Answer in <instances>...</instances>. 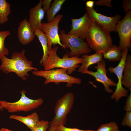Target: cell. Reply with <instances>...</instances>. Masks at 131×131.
I'll return each mask as SVG.
<instances>
[{
    "label": "cell",
    "mask_w": 131,
    "mask_h": 131,
    "mask_svg": "<svg viewBox=\"0 0 131 131\" xmlns=\"http://www.w3.org/2000/svg\"><path fill=\"white\" fill-rule=\"evenodd\" d=\"M0 131H14L9 130L6 128H2L0 130Z\"/></svg>",
    "instance_id": "obj_34"
},
{
    "label": "cell",
    "mask_w": 131,
    "mask_h": 131,
    "mask_svg": "<svg viewBox=\"0 0 131 131\" xmlns=\"http://www.w3.org/2000/svg\"><path fill=\"white\" fill-rule=\"evenodd\" d=\"M56 131H95V130H82L76 128L67 127L64 125H60L57 127Z\"/></svg>",
    "instance_id": "obj_27"
},
{
    "label": "cell",
    "mask_w": 131,
    "mask_h": 131,
    "mask_svg": "<svg viewBox=\"0 0 131 131\" xmlns=\"http://www.w3.org/2000/svg\"><path fill=\"white\" fill-rule=\"evenodd\" d=\"M90 48L102 54L113 45L110 32L96 22H92L86 38Z\"/></svg>",
    "instance_id": "obj_2"
},
{
    "label": "cell",
    "mask_w": 131,
    "mask_h": 131,
    "mask_svg": "<svg viewBox=\"0 0 131 131\" xmlns=\"http://www.w3.org/2000/svg\"><path fill=\"white\" fill-rule=\"evenodd\" d=\"M130 93L126 100V103L123 109L126 112L131 111V90Z\"/></svg>",
    "instance_id": "obj_30"
},
{
    "label": "cell",
    "mask_w": 131,
    "mask_h": 131,
    "mask_svg": "<svg viewBox=\"0 0 131 131\" xmlns=\"http://www.w3.org/2000/svg\"><path fill=\"white\" fill-rule=\"evenodd\" d=\"M52 0H43L42 8L45 12H46L49 9Z\"/></svg>",
    "instance_id": "obj_31"
},
{
    "label": "cell",
    "mask_w": 131,
    "mask_h": 131,
    "mask_svg": "<svg viewBox=\"0 0 131 131\" xmlns=\"http://www.w3.org/2000/svg\"><path fill=\"white\" fill-rule=\"evenodd\" d=\"M42 2L43 0H40L36 5L29 10V18L28 22L33 31L34 29H41V21L44 17L45 12L42 8Z\"/></svg>",
    "instance_id": "obj_15"
},
{
    "label": "cell",
    "mask_w": 131,
    "mask_h": 131,
    "mask_svg": "<svg viewBox=\"0 0 131 131\" xmlns=\"http://www.w3.org/2000/svg\"><path fill=\"white\" fill-rule=\"evenodd\" d=\"M65 0H54L51 4L50 7L46 12L48 23H50L55 19V15L61 9Z\"/></svg>",
    "instance_id": "obj_21"
},
{
    "label": "cell",
    "mask_w": 131,
    "mask_h": 131,
    "mask_svg": "<svg viewBox=\"0 0 131 131\" xmlns=\"http://www.w3.org/2000/svg\"><path fill=\"white\" fill-rule=\"evenodd\" d=\"M86 8L87 12L92 22L97 23L109 32L116 31L117 24L121 18L120 15L117 14L113 16H107L98 13L93 8L86 7Z\"/></svg>",
    "instance_id": "obj_11"
},
{
    "label": "cell",
    "mask_w": 131,
    "mask_h": 131,
    "mask_svg": "<svg viewBox=\"0 0 131 131\" xmlns=\"http://www.w3.org/2000/svg\"><path fill=\"white\" fill-rule=\"evenodd\" d=\"M129 50L128 48H126L122 52V58L117 66L115 67L110 66L108 69V71L111 73L115 74L118 79L115 90L110 97L111 99H115L116 102L118 101L122 97L128 96V90L123 87L122 81L123 69Z\"/></svg>",
    "instance_id": "obj_8"
},
{
    "label": "cell",
    "mask_w": 131,
    "mask_h": 131,
    "mask_svg": "<svg viewBox=\"0 0 131 131\" xmlns=\"http://www.w3.org/2000/svg\"><path fill=\"white\" fill-rule=\"evenodd\" d=\"M35 36L27 19H25L19 23L17 38L21 44L25 45L29 43L33 40Z\"/></svg>",
    "instance_id": "obj_14"
},
{
    "label": "cell",
    "mask_w": 131,
    "mask_h": 131,
    "mask_svg": "<svg viewBox=\"0 0 131 131\" xmlns=\"http://www.w3.org/2000/svg\"><path fill=\"white\" fill-rule=\"evenodd\" d=\"M58 48V46H56L49 50L47 60L42 65L44 70H47L55 68H65L67 70L68 74H71L74 71L80 66L79 64L83 63L84 59L82 57H79V56L69 57L67 53L65 54L62 58H60L57 54Z\"/></svg>",
    "instance_id": "obj_3"
},
{
    "label": "cell",
    "mask_w": 131,
    "mask_h": 131,
    "mask_svg": "<svg viewBox=\"0 0 131 131\" xmlns=\"http://www.w3.org/2000/svg\"><path fill=\"white\" fill-rule=\"evenodd\" d=\"M63 17L62 14L57 15L50 23H42L41 30L46 35L48 40V47L49 50L52 48V45L58 44L66 49L61 43L58 33L59 23Z\"/></svg>",
    "instance_id": "obj_10"
},
{
    "label": "cell",
    "mask_w": 131,
    "mask_h": 131,
    "mask_svg": "<svg viewBox=\"0 0 131 131\" xmlns=\"http://www.w3.org/2000/svg\"><path fill=\"white\" fill-rule=\"evenodd\" d=\"M49 123L47 121H40L35 126L31 131H47L49 126Z\"/></svg>",
    "instance_id": "obj_25"
},
{
    "label": "cell",
    "mask_w": 131,
    "mask_h": 131,
    "mask_svg": "<svg viewBox=\"0 0 131 131\" xmlns=\"http://www.w3.org/2000/svg\"><path fill=\"white\" fill-rule=\"evenodd\" d=\"M25 52L24 49L20 52H14L11 58H8L6 56H3L0 59V70L6 74L14 72L23 80L26 81L29 76V72L38 70L32 66V61L27 60L25 56Z\"/></svg>",
    "instance_id": "obj_1"
},
{
    "label": "cell",
    "mask_w": 131,
    "mask_h": 131,
    "mask_svg": "<svg viewBox=\"0 0 131 131\" xmlns=\"http://www.w3.org/2000/svg\"><path fill=\"white\" fill-rule=\"evenodd\" d=\"M3 108L0 104V110L1 111H3Z\"/></svg>",
    "instance_id": "obj_35"
},
{
    "label": "cell",
    "mask_w": 131,
    "mask_h": 131,
    "mask_svg": "<svg viewBox=\"0 0 131 131\" xmlns=\"http://www.w3.org/2000/svg\"><path fill=\"white\" fill-rule=\"evenodd\" d=\"M121 125L131 128V111L126 112L122 121Z\"/></svg>",
    "instance_id": "obj_26"
},
{
    "label": "cell",
    "mask_w": 131,
    "mask_h": 131,
    "mask_svg": "<svg viewBox=\"0 0 131 131\" xmlns=\"http://www.w3.org/2000/svg\"><path fill=\"white\" fill-rule=\"evenodd\" d=\"M67 71V69L61 68L47 70H34L32 73L36 76L44 78L46 80L44 83L46 85L51 82L58 84L60 82H65L67 83V87H70L73 84H80L81 83L80 78L69 75L66 73Z\"/></svg>",
    "instance_id": "obj_4"
},
{
    "label": "cell",
    "mask_w": 131,
    "mask_h": 131,
    "mask_svg": "<svg viewBox=\"0 0 131 131\" xmlns=\"http://www.w3.org/2000/svg\"><path fill=\"white\" fill-rule=\"evenodd\" d=\"M123 6L124 13H126L128 11L131 12V0H124Z\"/></svg>",
    "instance_id": "obj_29"
},
{
    "label": "cell",
    "mask_w": 131,
    "mask_h": 131,
    "mask_svg": "<svg viewBox=\"0 0 131 131\" xmlns=\"http://www.w3.org/2000/svg\"><path fill=\"white\" fill-rule=\"evenodd\" d=\"M126 13L123 19L117 23L115 29L119 36V46L122 52L126 48L130 49L131 47V12Z\"/></svg>",
    "instance_id": "obj_9"
},
{
    "label": "cell",
    "mask_w": 131,
    "mask_h": 131,
    "mask_svg": "<svg viewBox=\"0 0 131 131\" xmlns=\"http://www.w3.org/2000/svg\"><path fill=\"white\" fill-rule=\"evenodd\" d=\"M20 92L21 97L18 101L11 102L6 100H0V104L9 112L15 113L32 111L38 107L43 103L42 98L33 99L27 97L25 95L26 92L24 89Z\"/></svg>",
    "instance_id": "obj_7"
},
{
    "label": "cell",
    "mask_w": 131,
    "mask_h": 131,
    "mask_svg": "<svg viewBox=\"0 0 131 131\" xmlns=\"http://www.w3.org/2000/svg\"><path fill=\"white\" fill-rule=\"evenodd\" d=\"M71 27L68 33L77 36L84 40L86 39L92 22L86 12L81 17L72 18Z\"/></svg>",
    "instance_id": "obj_13"
},
{
    "label": "cell",
    "mask_w": 131,
    "mask_h": 131,
    "mask_svg": "<svg viewBox=\"0 0 131 131\" xmlns=\"http://www.w3.org/2000/svg\"><path fill=\"white\" fill-rule=\"evenodd\" d=\"M95 1L92 0L87 1L86 3V6L90 8H93V6Z\"/></svg>",
    "instance_id": "obj_32"
},
{
    "label": "cell",
    "mask_w": 131,
    "mask_h": 131,
    "mask_svg": "<svg viewBox=\"0 0 131 131\" xmlns=\"http://www.w3.org/2000/svg\"><path fill=\"white\" fill-rule=\"evenodd\" d=\"M10 118L24 123L31 130L40 121L39 116L36 112H33L26 116L12 115Z\"/></svg>",
    "instance_id": "obj_17"
},
{
    "label": "cell",
    "mask_w": 131,
    "mask_h": 131,
    "mask_svg": "<svg viewBox=\"0 0 131 131\" xmlns=\"http://www.w3.org/2000/svg\"><path fill=\"white\" fill-rule=\"evenodd\" d=\"M122 81V85L131 90V56L128 54L126 59Z\"/></svg>",
    "instance_id": "obj_19"
},
{
    "label": "cell",
    "mask_w": 131,
    "mask_h": 131,
    "mask_svg": "<svg viewBox=\"0 0 131 131\" xmlns=\"http://www.w3.org/2000/svg\"><path fill=\"white\" fill-rule=\"evenodd\" d=\"M97 64V65L95 67L97 69L96 71L94 72L88 70L82 72V73L87 74L93 76L97 81L103 84L106 91L109 93L113 92V91L110 89V87H116V83L107 76L105 61L103 60Z\"/></svg>",
    "instance_id": "obj_12"
},
{
    "label": "cell",
    "mask_w": 131,
    "mask_h": 131,
    "mask_svg": "<svg viewBox=\"0 0 131 131\" xmlns=\"http://www.w3.org/2000/svg\"><path fill=\"white\" fill-rule=\"evenodd\" d=\"M10 33L8 30L0 31V60L4 56L8 54L9 51L4 45L5 39L10 35Z\"/></svg>",
    "instance_id": "obj_23"
},
{
    "label": "cell",
    "mask_w": 131,
    "mask_h": 131,
    "mask_svg": "<svg viewBox=\"0 0 131 131\" xmlns=\"http://www.w3.org/2000/svg\"><path fill=\"white\" fill-rule=\"evenodd\" d=\"M122 52L119 46L113 45L107 51L103 53L104 59L110 61H120L122 57Z\"/></svg>",
    "instance_id": "obj_20"
},
{
    "label": "cell",
    "mask_w": 131,
    "mask_h": 131,
    "mask_svg": "<svg viewBox=\"0 0 131 131\" xmlns=\"http://www.w3.org/2000/svg\"><path fill=\"white\" fill-rule=\"evenodd\" d=\"M33 31L35 35L38 38L43 49V55L39 62L42 65L46 62L49 53L47 37L46 35L39 29H34Z\"/></svg>",
    "instance_id": "obj_18"
},
{
    "label": "cell",
    "mask_w": 131,
    "mask_h": 131,
    "mask_svg": "<svg viewBox=\"0 0 131 131\" xmlns=\"http://www.w3.org/2000/svg\"><path fill=\"white\" fill-rule=\"evenodd\" d=\"M11 12L10 4L6 0H0V24L8 22Z\"/></svg>",
    "instance_id": "obj_22"
},
{
    "label": "cell",
    "mask_w": 131,
    "mask_h": 131,
    "mask_svg": "<svg viewBox=\"0 0 131 131\" xmlns=\"http://www.w3.org/2000/svg\"><path fill=\"white\" fill-rule=\"evenodd\" d=\"M95 131H119L118 126L115 122L102 124Z\"/></svg>",
    "instance_id": "obj_24"
},
{
    "label": "cell",
    "mask_w": 131,
    "mask_h": 131,
    "mask_svg": "<svg viewBox=\"0 0 131 131\" xmlns=\"http://www.w3.org/2000/svg\"><path fill=\"white\" fill-rule=\"evenodd\" d=\"M57 127L53 125L49 126L48 128V131H56Z\"/></svg>",
    "instance_id": "obj_33"
},
{
    "label": "cell",
    "mask_w": 131,
    "mask_h": 131,
    "mask_svg": "<svg viewBox=\"0 0 131 131\" xmlns=\"http://www.w3.org/2000/svg\"><path fill=\"white\" fill-rule=\"evenodd\" d=\"M73 93L70 92L65 94L57 101L54 111L55 116L49 123V126H58L66 124L67 115L71 111L74 101Z\"/></svg>",
    "instance_id": "obj_6"
},
{
    "label": "cell",
    "mask_w": 131,
    "mask_h": 131,
    "mask_svg": "<svg viewBox=\"0 0 131 131\" xmlns=\"http://www.w3.org/2000/svg\"><path fill=\"white\" fill-rule=\"evenodd\" d=\"M82 57L84 59V61L78 69V71L81 73L88 70V68L90 66L97 64L103 60V54L100 53H95L90 55L83 54Z\"/></svg>",
    "instance_id": "obj_16"
},
{
    "label": "cell",
    "mask_w": 131,
    "mask_h": 131,
    "mask_svg": "<svg viewBox=\"0 0 131 131\" xmlns=\"http://www.w3.org/2000/svg\"><path fill=\"white\" fill-rule=\"evenodd\" d=\"M59 35L61 43L65 48L70 49V51L68 54L69 57L88 55L91 51L88 43L77 36L67 34L63 30L60 31Z\"/></svg>",
    "instance_id": "obj_5"
},
{
    "label": "cell",
    "mask_w": 131,
    "mask_h": 131,
    "mask_svg": "<svg viewBox=\"0 0 131 131\" xmlns=\"http://www.w3.org/2000/svg\"><path fill=\"white\" fill-rule=\"evenodd\" d=\"M111 0H99L95 2V4L98 6H105L109 8H112L111 3Z\"/></svg>",
    "instance_id": "obj_28"
}]
</instances>
